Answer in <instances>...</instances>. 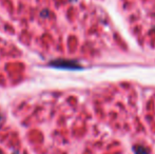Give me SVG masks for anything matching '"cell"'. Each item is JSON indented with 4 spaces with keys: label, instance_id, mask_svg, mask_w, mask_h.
Segmentation results:
<instances>
[{
    "label": "cell",
    "instance_id": "1",
    "mask_svg": "<svg viewBox=\"0 0 155 154\" xmlns=\"http://www.w3.org/2000/svg\"><path fill=\"white\" fill-rule=\"evenodd\" d=\"M0 121H1V116H0Z\"/></svg>",
    "mask_w": 155,
    "mask_h": 154
},
{
    "label": "cell",
    "instance_id": "2",
    "mask_svg": "<svg viewBox=\"0 0 155 154\" xmlns=\"http://www.w3.org/2000/svg\"><path fill=\"white\" fill-rule=\"evenodd\" d=\"M0 154H2V153H1V151H0Z\"/></svg>",
    "mask_w": 155,
    "mask_h": 154
}]
</instances>
